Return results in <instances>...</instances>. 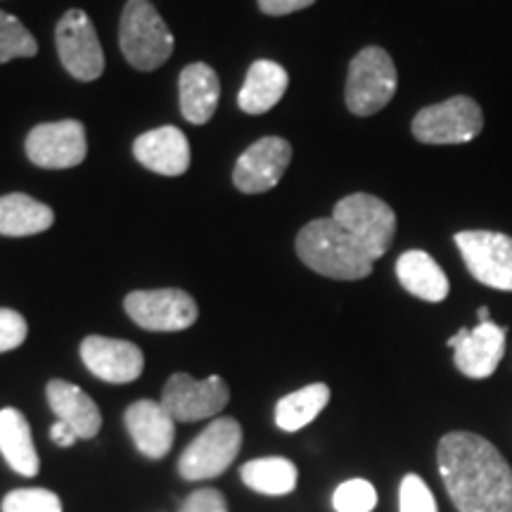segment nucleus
Returning a JSON list of instances; mask_svg holds the SVG:
<instances>
[{
	"mask_svg": "<svg viewBox=\"0 0 512 512\" xmlns=\"http://www.w3.org/2000/svg\"><path fill=\"white\" fill-rule=\"evenodd\" d=\"M439 475L458 512H512V467L475 432H448L437 446Z\"/></svg>",
	"mask_w": 512,
	"mask_h": 512,
	"instance_id": "obj_1",
	"label": "nucleus"
},
{
	"mask_svg": "<svg viewBox=\"0 0 512 512\" xmlns=\"http://www.w3.org/2000/svg\"><path fill=\"white\" fill-rule=\"evenodd\" d=\"M297 254L311 271L335 280H363L375 261L335 219H316L299 230Z\"/></svg>",
	"mask_w": 512,
	"mask_h": 512,
	"instance_id": "obj_2",
	"label": "nucleus"
},
{
	"mask_svg": "<svg viewBox=\"0 0 512 512\" xmlns=\"http://www.w3.org/2000/svg\"><path fill=\"white\" fill-rule=\"evenodd\" d=\"M119 46L133 69L155 72L174 53V36L150 0H128L119 22Z\"/></svg>",
	"mask_w": 512,
	"mask_h": 512,
	"instance_id": "obj_3",
	"label": "nucleus"
},
{
	"mask_svg": "<svg viewBox=\"0 0 512 512\" xmlns=\"http://www.w3.org/2000/svg\"><path fill=\"white\" fill-rule=\"evenodd\" d=\"M399 86L394 60L384 48L368 46L349 64L344 100L356 117H373L392 102Z\"/></svg>",
	"mask_w": 512,
	"mask_h": 512,
	"instance_id": "obj_4",
	"label": "nucleus"
},
{
	"mask_svg": "<svg viewBox=\"0 0 512 512\" xmlns=\"http://www.w3.org/2000/svg\"><path fill=\"white\" fill-rule=\"evenodd\" d=\"M332 219L377 261L387 254L396 235V214L387 202L368 192H354L335 204Z\"/></svg>",
	"mask_w": 512,
	"mask_h": 512,
	"instance_id": "obj_5",
	"label": "nucleus"
},
{
	"mask_svg": "<svg viewBox=\"0 0 512 512\" xmlns=\"http://www.w3.org/2000/svg\"><path fill=\"white\" fill-rule=\"evenodd\" d=\"M411 128L413 136L425 145H463L482 133L484 112L470 95H453L437 105L422 107Z\"/></svg>",
	"mask_w": 512,
	"mask_h": 512,
	"instance_id": "obj_6",
	"label": "nucleus"
},
{
	"mask_svg": "<svg viewBox=\"0 0 512 512\" xmlns=\"http://www.w3.org/2000/svg\"><path fill=\"white\" fill-rule=\"evenodd\" d=\"M242 448V427L233 418L214 420L190 441L178 458V472L188 482L221 477Z\"/></svg>",
	"mask_w": 512,
	"mask_h": 512,
	"instance_id": "obj_7",
	"label": "nucleus"
},
{
	"mask_svg": "<svg viewBox=\"0 0 512 512\" xmlns=\"http://www.w3.org/2000/svg\"><path fill=\"white\" fill-rule=\"evenodd\" d=\"M467 271L486 287L512 292V238L496 230H463L456 233Z\"/></svg>",
	"mask_w": 512,
	"mask_h": 512,
	"instance_id": "obj_8",
	"label": "nucleus"
},
{
	"mask_svg": "<svg viewBox=\"0 0 512 512\" xmlns=\"http://www.w3.org/2000/svg\"><path fill=\"white\" fill-rule=\"evenodd\" d=\"M124 309L133 323L150 332H181L197 320L195 299L176 287L131 292Z\"/></svg>",
	"mask_w": 512,
	"mask_h": 512,
	"instance_id": "obj_9",
	"label": "nucleus"
},
{
	"mask_svg": "<svg viewBox=\"0 0 512 512\" xmlns=\"http://www.w3.org/2000/svg\"><path fill=\"white\" fill-rule=\"evenodd\" d=\"M57 53H60L62 67L74 79L95 81L105 69L100 38L95 34L91 17L83 10L64 12L55 29Z\"/></svg>",
	"mask_w": 512,
	"mask_h": 512,
	"instance_id": "obj_10",
	"label": "nucleus"
},
{
	"mask_svg": "<svg viewBox=\"0 0 512 512\" xmlns=\"http://www.w3.org/2000/svg\"><path fill=\"white\" fill-rule=\"evenodd\" d=\"M230 392L221 375H211L207 380H192L188 373L169 377L162 406L176 422H197L219 415L228 406Z\"/></svg>",
	"mask_w": 512,
	"mask_h": 512,
	"instance_id": "obj_11",
	"label": "nucleus"
},
{
	"mask_svg": "<svg viewBox=\"0 0 512 512\" xmlns=\"http://www.w3.org/2000/svg\"><path fill=\"white\" fill-rule=\"evenodd\" d=\"M86 152V131L76 119L38 124L27 136V157L41 169H74Z\"/></svg>",
	"mask_w": 512,
	"mask_h": 512,
	"instance_id": "obj_12",
	"label": "nucleus"
},
{
	"mask_svg": "<svg viewBox=\"0 0 512 512\" xmlns=\"http://www.w3.org/2000/svg\"><path fill=\"white\" fill-rule=\"evenodd\" d=\"M292 162V145L285 138L268 136L256 140L242 152L233 171V183L240 192L259 195L275 188Z\"/></svg>",
	"mask_w": 512,
	"mask_h": 512,
	"instance_id": "obj_13",
	"label": "nucleus"
},
{
	"mask_svg": "<svg viewBox=\"0 0 512 512\" xmlns=\"http://www.w3.org/2000/svg\"><path fill=\"white\" fill-rule=\"evenodd\" d=\"M505 335V328L486 320L472 330H458L446 344L453 349V361L460 373L470 380H486L496 373L505 354Z\"/></svg>",
	"mask_w": 512,
	"mask_h": 512,
	"instance_id": "obj_14",
	"label": "nucleus"
},
{
	"mask_svg": "<svg viewBox=\"0 0 512 512\" xmlns=\"http://www.w3.org/2000/svg\"><path fill=\"white\" fill-rule=\"evenodd\" d=\"M83 366L100 380L126 384L138 380L145 368V356L133 342L91 335L81 342Z\"/></svg>",
	"mask_w": 512,
	"mask_h": 512,
	"instance_id": "obj_15",
	"label": "nucleus"
},
{
	"mask_svg": "<svg viewBox=\"0 0 512 512\" xmlns=\"http://www.w3.org/2000/svg\"><path fill=\"white\" fill-rule=\"evenodd\" d=\"M126 430L133 444L145 458H164L171 451L176 437V420L162 403L143 399L126 408Z\"/></svg>",
	"mask_w": 512,
	"mask_h": 512,
	"instance_id": "obj_16",
	"label": "nucleus"
},
{
	"mask_svg": "<svg viewBox=\"0 0 512 512\" xmlns=\"http://www.w3.org/2000/svg\"><path fill=\"white\" fill-rule=\"evenodd\" d=\"M133 157L159 176H183L190 169L188 138L176 126H159L138 136Z\"/></svg>",
	"mask_w": 512,
	"mask_h": 512,
	"instance_id": "obj_17",
	"label": "nucleus"
},
{
	"mask_svg": "<svg viewBox=\"0 0 512 512\" xmlns=\"http://www.w3.org/2000/svg\"><path fill=\"white\" fill-rule=\"evenodd\" d=\"M48 403L62 420L69 425L79 439H93L102 427V415L98 403L91 396L83 392L81 387L67 382V380H53L48 382Z\"/></svg>",
	"mask_w": 512,
	"mask_h": 512,
	"instance_id": "obj_18",
	"label": "nucleus"
},
{
	"mask_svg": "<svg viewBox=\"0 0 512 512\" xmlns=\"http://www.w3.org/2000/svg\"><path fill=\"white\" fill-rule=\"evenodd\" d=\"M178 91H181V114L190 124L202 126L214 117L221 98V83L209 64H188L178 79Z\"/></svg>",
	"mask_w": 512,
	"mask_h": 512,
	"instance_id": "obj_19",
	"label": "nucleus"
},
{
	"mask_svg": "<svg viewBox=\"0 0 512 512\" xmlns=\"http://www.w3.org/2000/svg\"><path fill=\"white\" fill-rule=\"evenodd\" d=\"M396 278H399L403 290L411 292L413 297L422 299V302H444L448 297V290H451L446 273L441 271L437 261H434L427 252H422V249L403 252L399 259H396Z\"/></svg>",
	"mask_w": 512,
	"mask_h": 512,
	"instance_id": "obj_20",
	"label": "nucleus"
},
{
	"mask_svg": "<svg viewBox=\"0 0 512 512\" xmlns=\"http://www.w3.org/2000/svg\"><path fill=\"white\" fill-rule=\"evenodd\" d=\"M287 86H290V76L278 62L256 60L249 67L245 86L240 88V110L247 114H266L283 100Z\"/></svg>",
	"mask_w": 512,
	"mask_h": 512,
	"instance_id": "obj_21",
	"label": "nucleus"
},
{
	"mask_svg": "<svg viewBox=\"0 0 512 512\" xmlns=\"http://www.w3.org/2000/svg\"><path fill=\"white\" fill-rule=\"evenodd\" d=\"M0 453L5 463L22 477H36L41 460H38L34 437L27 418L17 408L0 411Z\"/></svg>",
	"mask_w": 512,
	"mask_h": 512,
	"instance_id": "obj_22",
	"label": "nucleus"
},
{
	"mask_svg": "<svg viewBox=\"0 0 512 512\" xmlns=\"http://www.w3.org/2000/svg\"><path fill=\"white\" fill-rule=\"evenodd\" d=\"M53 223L55 211L24 192H10V195L0 197V235L5 238L38 235Z\"/></svg>",
	"mask_w": 512,
	"mask_h": 512,
	"instance_id": "obj_23",
	"label": "nucleus"
},
{
	"mask_svg": "<svg viewBox=\"0 0 512 512\" xmlns=\"http://www.w3.org/2000/svg\"><path fill=\"white\" fill-rule=\"evenodd\" d=\"M240 477L245 486L266 496H287L297 489L299 470L292 460L271 456L256 458L242 465Z\"/></svg>",
	"mask_w": 512,
	"mask_h": 512,
	"instance_id": "obj_24",
	"label": "nucleus"
},
{
	"mask_svg": "<svg viewBox=\"0 0 512 512\" xmlns=\"http://www.w3.org/2000/svg\"><path fill=\"white\" fill-rule=\"evenodd\" d=\"M330 401V387L323 382L309 384L297 392L283 396L275 406V425L283 432H299L323 413Z\"/></svg>",
	"mask_w": 512,
	"mask_h": 512,
	"instance_id": "obj_25",
	"label": "nucleus"
},
{
	"mask_svg": "<svg viewBox=\"0 0 512 512\" xmlns=\"http://www.w3.org/2000/svg\"><path fill=\"white\" fill-rule=\"evenodd\" d=\"M38 53L36 38L22 22L10 12L0 10V62L17 57H34Z\"/></svg>",
	"mask_w": 512,
	"mask_h": 512,
	"instance_id": "obj_26",
	"label": "nucleus"
},
{
	"mask_svg": "<svg viewBox=\"0 0 512 512\" xmlns=\"http://www.w3.org/2000/svg\"><path fill=\"white\" fill-rule=\"evenodd\" d=\"M375 505L377 491L368 479H349L332 494V508L337 512H373Z\"/></svg>",
	"mask_w": 512,
	"mask_h": 512,
	"instance_id": "obj_27",
	"label": "nucleus"
},
{
	"mask_svg": "<svg viewBox=\"0 0 512 512\" xmlns=\"http://www.w3.org/2000/svg\"><path fill=\"white\" fill-rule=\"evenodd\" d=\"M3 512H62V501L48 489H17L3 498Z\"/></svg>",
	"mask_w": 512,
	"mask_h": 512,
	"instance_id": "obj_28",
	"label": "nucleus"
},
{
	"mask_svg": "<svg viewBox=\"0 0 512 512\" xmlns=\"http://www.w3.org/2000/svg\"><path fill=\"white\" fill-rule=\"evenodd\" d=\"M399 512H439L437 498L418 475H406L399 486Z\"/></svg>",
	"mask_w": 512,
	"mask_h": 512,
	"instance_id": "obj_29",
	"label": "nucleus"
},
{
	"mask_svg": "<svg viewBox=\"0 0 512 512\" xmlns=\"http://www.w3.org/2000/svg\"><path fill=\"white\" fill-rule=\"evenodd\" d=\"M27 320L22 313L12 309H0V354L22 347L27 339Z\"/></svg>",
	"mask_w": 512,
	"mask_h": 512,
	"instance_id": "obj_30",
	"label": "nucleus"
},
{
	"mask_svg": "<svg viewBox=\"0 0 512 512\" xmlns=\"http://www.w3.org/2000/svg\"><path fill=\"white\" fill-rule=\"evenodd\" d=\"M181 512H226V498L216 489H200L185 498Z\"/></svg>",
	"mask_w": 512,
	"mask_h": 512,
	"instance_id": "obj_31",
	"label": "nucleus"
},
{
	"mask_svg": "<svg viewBox=\"0 0 512 512\" xmlns=\"http://www.w3.org/2000/svg\"><path fill=\"white\" fill-rule=\"evenodd\" d=\"M316 0H259V8L271 17L292 15V12L309 8Z\"/></svg>",
	"mask_w": 512,
	"mask_h": 512,
	"instance_id": "obj_32",
	"label": "nucleus"
},
{
	"mask_svg": "<svg viewBox=\"0 0 512 512\" xmlns=\"http://www.w3.org/2000/svg\"><path fill=\"white\" fill-rule=\"evenodd\" d=\"M50 439L55 441L57 446L60 448H69V446H74L76 444V434H74V430L69 425H64L62 420H57L53 427H50Z\"/></svg>",
	"mask_w": 512,
	"mask_h": 512,
	"instance_id": "obj_33",
	"label": "nucleus"
},
{
	"mask_svg": "<svg viewBox=\"0 0 512 512\" xmlns=\"http://www.w3.org/2000/svg\"><path fill=\"white\" fill-rule=\"evenodd\" d=\"M477 318H479V323H486V320H491V318H489V309H486V306H479Z\"/></svg>",
	"mask_w": 512,
	"mask_h": 512,
	"instance_id": "obj_34",
	"label": "nucleus"
}]
</instances>
